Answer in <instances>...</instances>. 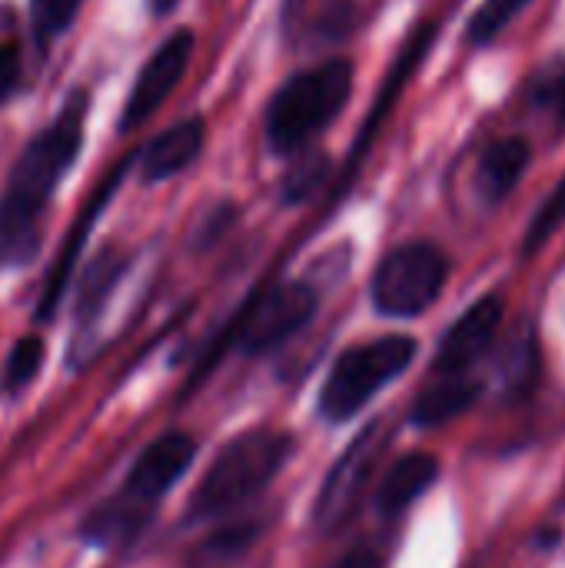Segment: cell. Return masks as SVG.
<instances>
[{"label": "cell", "mask_w": 565, "mask_h": 568, "mask_svg": "<svg viewBox=\"0 0 565 568\" xmlns=\"http://www.w3.org/2000/svg\"><path fill=\"white\" fill-rule=\"evenodd\" d=\"M316 313V293L303 283H286L270 290L243 316V349L263 353L303 329Z\"/></svg>", "instance_id": "7"}, {"label": "cell", "mask_w": 565, "mask_h": 568, "mask_svg": "<svg viewBox=\"0 0 565 568\" xmlns=\"http://www.w3.org/2000/svg\"><path fill=\"white\" fill-rule=\"evenodd\" d=\"M336 568H383V562H380L370 549H356V552L343 556Z\"/></svg>", "instance_id": "24"}, {"label": "cell", "mask_w": 565, "mask_h": 568, "mask_svg": "<svg viewBox=\"0 0 565 568\" xmlns=\"http://www.w3.org/2000/svg\"><path fill=\"white\" fill-rule=\"evenodd\" d=\"M503 323V306L500 300H480L476 306H470L443 336L440 349H436V369L440 373H463L466 366H473L490 343L496 339V329Z\"/></svg>", "instance_id": "11"}, {"label": "cell", "mask_w": 565, "mask_h": 568, "mask_svg": "<svg viewBox=\"0 0 565 568\" xmlns=\"http://www.w3.org/2000/svg\"><path fill=\"white\" fill-rule=\"evenodd\" d=\"M383 446H386V433L383 426H370L346 453L343 459L333 466V473L326 476L323 489H320V499H316V523L323 529L343 523V516L353 509V503L360 499V489L366 486L376 459L383 456Z\"/></svg>", "instance_id": "8"}, {"label": "cell", "mask_w": 565, "mask_h": 568, "mask_svg": "<svg viewBox=\"0 0 565 568\" xmlns=\"http://www.w3.org/2000/svg\"><path fill=\"white\" fill-rule=\"evenodd\" d=\"M17 73H20V67H17V53H13L10 47H0V103L13 93V87H17Z\"/></svg>", "instance_id": "23"}, {"label": "cell", "mask_w": 565, "mask_h": 568, "mask_svg": "<svg viewBox=\"0 0 565 568\" xmlns=\"http://www.w3.org/2000/svg\"><path fill=\"white\" fill-rule=\"evenodd\" d=\"M133 156H137V153H130L127 160H120V163L113 166V173L100 183V190L90 196V203L83 206L80 220H77L73 230L67 233V240H63V246H60V253H57V260H53V266H50L47 286H43V293H40L37 320H53V313H57V306H60V300H63L67 280H70V270H73V263H77V256H80V246L87 243V233H90V226L97 223V216L103 213V206L110 203V196L117 193L123 173H127L130 163H133Z\"/></svg>", "instance_id": "10"}, {"label": "cell", "mask_w": 565, "mask_h": 568, "mask_svg": "<svg viewBox=\"0 0 565 568\" xmlns=\"http://www.w3.org/2000/svg\"><path fill=\"white\" fill-rule=\"evenodd\" d=\"M290 453H293V443L283 433L260 429V433L236 436L216 453L206 476L200 479L193 503H190V516L210 519L246 503L283 469Z\"/></svg>", "instance_id": "3"}, {"label": "cell", "mask_w": 565, "mask_h": 568, "mask_svg": "<svg viewBox=\"0 0 565 568\" xmlns=\"http://www.w3.org/2000/svg\"><path fill=\"white\" fill-rule=\"evenodd\" d=\"M323 173H326V156H313V160L296 163V170H293V173L286 176V183H283V196H286L290 203L306 200V196L320 186Z\"/></svg>", "instance_id": "22"}, {"label": "cell", "mask_w": 565, "mask_h": 568, "mask_svg": "<svg viewBox=\"0 0 565 568\" xmlns=\"http://www.w3.org/2000/svg\"><path fill=\"white\" fill-rule=\"evenodd\" d=\"M413 353L416 343L410 336H383L376 343L346 349L320 393V413L333 423L356 416L393 376L413 363Z\"/></svg>", "instance_id": "4"}, {"label": "cell", "mask_w": 565, "mask_h": 568, "mask_svg": "<svg viewBox=\"0 0 565 568\" xmlns=\"http://www.w3.org/2000/svg\"><path fill=\"white\" fill-rule=\"evenodd\" d=\"M117 273H120V263H117L110 253L90 270V276H87V283H83V290H80V316H83V320L103 306V300H107V293H110V286H113V280H117Z\"/></svg>", "instance_id": "21"}, {"label": "cell", "mask_w": 565, "mask_h": 568, "mask_svg": "<svg viewBox=\"0 0 565 568\" xmlns=\"http://www.w3.org/2000/svg\"><path fill=\"white\" fill-rule=\"evenodd\" d=\"M440 476V463L426 453H410L403 456L383 479L380 493H376V506L383 516H396L406 506H413Z\"/></svg>", "instance_id": "14"}, {"label": "cell", "mask_w": 565, "mask_h": 568, "mask_svg": "<svg viewBox=\"0 0 565 568\" xmlns=\"http://www.w3.org/2000/svg\"><path fill=\"white\" fill-rule=\"evenodd\" d=\"M556 106H559V116H563L565 123V83L559 87V93H556Z\"/></svg>", "instance_id": "26"}, {"label": "cell", "mask_w": 565, "mask_h": 568, "mask_svg": "<svg viewBox=\"0 0 565 568\" xmlns=\"http://www.w3.org/2000/svg\"><path fill=\"white\" fill-rule=\"evenodd\" d=\"M533 160V150L523 136H506V140H496L483 150L480 156V170H476V186L483 193L486 203H500L506 200L519 176L526 173Z\"/></svg>", "instance_id": "13"}, {"label": "cell", "mask_w": 565, "mask_h": 568, "mask_svg": "<svg viewBox=\"0 0 565 568\" xmlns=\"http://www.w3.org/2000/svg\"><path fill=\"white\" fill-rule=\"evenodd\" d=\"M193 456H196V443L190 436H183V433L160 436L133 463V469L127 476V486H123V496H130V499H137L143 506H153L190 469Z\"/></svg>", "instance_id": "9"}, {"label": "cell", "mask_w": 565, "mask_h": 568, "mask_svg": "<svg viewBox=\"0 0 565 568\" xmlns=\"http://www.w3.org/2000/svg\"><path fill=\"white\" fill-rule=\"evenodd\" d=\"M153 7H157L160 13H167V10H173V7H176V0H153Z\"/></svg>", "instance_id": "25"}, {"label": "cell", "mask_w": 565, "mask_h": 568, "mask_svg": "<svg viewBox=\"0 0 565 568\" xmlns=\"http://www.w3.org/2000/svg\"><path fill=\"white\" fill-rule=\"evenodd\" d=\"M353 93V63L326 60L290 77L270 110H266V143L276 156H290L306 146L350 100Z\"/></svg>", "instance_id": "2"}, {"label": "cell", "mask_w": 565, "mask_h": 568, "mask_svg": "<svg viewBox=\"0 0 565 568\" xmlns=\"http://www.w3.org/2000/svg\"><path fill=\"white\" fill-rule=\"evenodd\" d=\"M83 116L87 93L77 90L67 97L60 116L23 150L17 160L7 193L0 200V250L7 260L23 263L37 250V223L40 210L53 196L63 173L73 166L83 143Z\"/></svg>", "instance_id": "1"}, {"label": "cell", "mask_w": 565, "mask_h": 568, "mask_svg": "<svg viewBox=\"0 0 565 568\" xmlns=\"http://www.w3.org/2000/svg\"><path fill=\"white\" fill-rule=\"evenodd\" d=\"M203 140H206V126L200 116H190L183 123H173L170 130H163L140 156V173L147 183H160V180H170L176 176L180 170H186L200 150H203Z\"/></svg>", "instance_id": "12"}, {"label": "cell", "mask_w": 565, "mask_h": 568, "mask_svg": "<svg viewBox=\"0 0 565 568\" xmlns=\"http://www.w3.org/2000/svg\"><path fill=\"white\" fill-rule=\"evenodd\" d=\"M147 509H150V506L137 503V499H130V496H120V499H113V503H107V506H100V509L90 513V519H87V526H83V536H87L93 546L123 542V539H130V536L143 526Z\"/></svg>", "instance_id": "15"}, {"label": "cell", "mask_w": 565, "mask_h": 568, "mask_svg": "<svg viewBox=\"0 0 565 568\" xmlns=\"http://www.w3.org/2000/svg\"><path fill=\"white\" fill-rule=\"evenodd\" d=\"M480 396V386L473 379H446L440 386H430L416 406H413V419L420 426H440V423H450L453 416L466 413Z\"/></svg>", "instance_id": "16"}, {"label": "cell", "mask_w": 565, "mask_h": 568, "mask_svg": "<svg viewBox=\"0 0 565 568\" xmlns=\"http://www.w3.org/2000/svg\"><path fill=\"white\" fill-rule=\"evenodd\" d=\"M446 273L450 263L436 246L406 243L380 263L373 276V303L383 316H420L430 303H436Z\"/></svg>", "instance_id": "5"}, {"label": "cell", "mask_w": 565, "mask_h": 568, "mask_svg": "<svg viewBox=\"0 0 565 568\" xmlns=\"http://www.w3.org/2000/svg\"><path fill=\"white\" fill-rule=\"evenodd\" d=\"M77 10H80V0H30V20L43 40L63 33L73 23Z\"/></svg>", "instance_id": "20"}, {"label": "cell", "mask_w": 565, "mask_h": 568, "mask_svg": "<svg viewBox=\"0 0 565 568\" xmlns=\"http://www.w3.org/2000/svg\"><path fill=\"white\" fill-rule=\"evenodd\" d=\"M193 57V33L190 30H176L173 37H167L157 53L143 63L127 103H123V116H120V130L130 133L137 126H143L160 106L163 100L176 90L180 77L186 73V63Z\"/></svg>", "instance_id": "6"}, {"label": "cell", "mask_w": 565, "mask_h": 568, "mask_svg": "<svg viewBox=\"0 0 565 568\" xmlns=\"http://www.w3.org/2000/svg\"><path fill=\"white\" fill-rule=\"evenodd\" d=\"M565 226V176L559 180V186L549 193V200L536 210L529 230H526V253H536L539 246H546L559 230Z\"/></svg>", "instance_id": "19"}, {"label": "cell", "mask_w": 565, "mask_h": 568, "mask_svg": "<svg viewBox=\"0 0 565 568\" xmlns=\"http://www.w3.org/2000/svg\"><path fill=\"white\" fill-rule=\"evenodd\" d=\"M40 366H43V343H40V336L17 339V346L10 349L7 366H3V393L23 389L40 373Z\"/></svg>", "instance_id": "18"}, {"label": "cell", "mask_w": 565, "mask_h": 568, "mask_svg": "<svg viewBox=\"0 0 565 568\" xmlns=\"http://www.w3.org/2000/svg\"><path fill=\"white\" fill-rule=\"evenodd\" d=\"M526 7H529V0H486L470 20V43L480 47V43L496 40Z\"/></svg>", "instance_id": "17"}]
</instances>
